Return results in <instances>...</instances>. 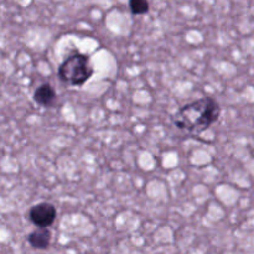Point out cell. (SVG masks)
I'll return each mask as SVG.
<instances>
[{
    "label": "cell",
    "instance_id": "obj_1",
    "mask_svg": "<svg viewBox=\"0 0 254 254\" xmlns=\"http://www.w3.org/2000/svg\"><path fill=\"white\" fill-rule=\"evenodd\" d=\"M220 116V104L211 97H203L181 107L171 119L178 129L192 134H201L210 129L218 121Z\"/></svg>",
    "mask_w": 254,
    "mask_h": 254
},
{
    "label": "cell",
    "instance_id": "obj_2",
    "mask_svg": "<svg viewBox=\"0 0 254 254\" xmlns=\"http://www.w3.org/2000/svg\"><path fill=\"white\" fill-rule=\"evenodd\" d=\"M60 79L72 87L83 86L93 74L89 56L84 54L69 55L57 69Z\"/></svg>",
    "mask_w": 254,
    "mask_h": 254
},
{
    "label": "cell",
    "instance_id": "obj_3",
    "mask_svg": "<svg viewBox=\"0 0 254 254\" xmlns=\"http://www.w3.org/2000/svg\"><path fill=\"white\" fill-rule=\"evenodd\" d=\"M57 217V211L52 203L41 202L34 205L29 211V220L37 228H49L54 225Z\"/></svg>",
    "mask_w": 254,
    "mask_h": 254
},
{
    "label": "cell",
    "instance_id": "obj_4",
    "mask_svg": "<svg viewBox=\"0 0 254 254\" xmlns=\"http://www.w3.org/2000/svg\"><path fill=\"white\" fill-rule=\"evenodd\" d=\"M57 99L56 91L54 87L49 83H42L35 89L34 92V101L41 107H52Z\"/></svg>",
    "mask_w": 254,
    "mask_h": 254
},
{
    "label": "cell",
    "instance_id": "obj_5",
    "mask_svg": "<svg viewBox=\"0 0 254 254\" xmlns=\"http://www.w3.org/2000/svg\"><path fill=\"white\" fill-rule=\"evenodd\" d=\"M51 236L49 228H36L27 236V242L35 250H46L51 242Z\"/></svg>",
    "mask_w": 254,
    "mask_h": 254
},
{
    "label": "cell",
    "instance_id": "obj_6",
    "mask_svg": "<svg viewBox=\"0 0 254 254\" xmlns=\"http://www.w3.org/2000/svg\"><path fill=\"white\" fill-rule=\"evenodd\" d=\"M129 9L133 15H145L150 10L149 0H129Z\"/></svg>",
    "mask_w": 254,
    "mask_h": 254
}]
</instances>
